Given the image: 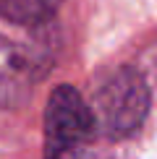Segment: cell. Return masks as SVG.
Instances as JSON below:
<instances>
[{"mask_svg":"<svg viewBox=\"0 0 157 159\" xmlns=\"http://www.w3.org/2000/svg\"><path fill=\"white\" fill-rule=\"evenodd\" d=\"M37 78V65L29 52L13 42L0 39V104L18 102Z\"/></svg>","mask_w":157,"mask_h":159,"instance_id":"3","label":"cell"},{"mask_svg":"<svg viewBox=\"0 0 157 159\" xmlns=\"http://www.w3.org/2000/svg\"><path fill=\"white\" fill-rule=\"evenodd\" d=\"M97 128L94 112L74 86H58L45 107V159H84Z\"/></svg>","mask_w":157,"mask_h":159,"instance_id":"1","label":"cell"},{"mask_svg":"<svg viewBox=\"0 0 157 159\" xmlns=\"http://www.w3.org/2000/svg\"><path fill=\"white\" fill-rule=\"evenodd\" d=\"M97 128L110 138H123L134 133L149 112V89L139 70L121 68L100 84L94 94Z\"/></svg>","mask_w":157,"mask_h":159,"instance_id":"2","label":"cell"},{"mask_svg":"<svg viewBox=\"0 0 157 159\" xmlns=\"http://www.w3.org/2000/svg\"><path fill=\"white\" fill-rule=\"evenodd\" d=\"M63 0H0V16L13 24L37 26L50 21Z\"/></svg>","mask_w":157,"mask_h":159,"instance_id":"4","label":"cell"}]
</instances>
